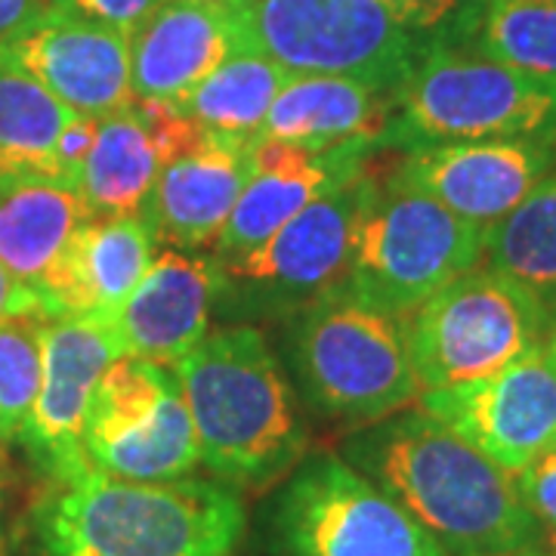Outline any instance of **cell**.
Segmentation results:
<instances>
[{
  "mask_svg": "<svg viewBox=\"0 0 556 556\" xmlns=\"http://www.w3.org/2000/svg\"><path fill=\"white\" fill-rule=\"evenodd\" d=\"M121 356L118 338L100 316L50 318L43 328V375L20 445L50 482L90 470L84 437L109 365Z\"/></svg>",
  "mask_w": 556,
  "mask_h": 556,
  "instance_id": "cell-12",
  "label": "cell"
},
{
  "mask_svg": "<svg viewBox=\"0 0 556 556\" xmlns=\"http://www.w3.org/2000/svg\"><path fill=\"white\" fill-rule=\"evenodd\" d=\"M417 408L517 477L556 445V368L541 343L489 378L424 390Z\"/></svg>",
  "mask_w": 556,
  "mask_h": 556,
  "instance_id": "cell-13",
  "label": "cell"
},
{
  "mask_svg": "<svg viewBox=\"0 0 556 556\" xmlns=\"http://www.w3.org/2000/svg\"><path fill=\"white\" fill-rule=\"evenodd\" d=\"M556 137V80L464 50L437 28L393 90L383 146Z\"/></svg>",
  "mask_w": 556,
  "mask_h": 556,
  "instance_id": "cell-5",
  "label": "cell"
},
{
  "mask_svg": "<svg viewBox=\"0 0 556 556\" xmlns=\"http://www.w3.org/2000/svg\"><path fill=\"white\" fill-rule=\"evenodd\" d=\"M201 127L174 102L139 100L100 118L93 152L78 179L90 217H142L161 167L199 137Z\"/></svg>",
  "mask_w": 556,
  "mask_h": 556,
  "instance_id": "cell-20",
  "label": "cell"
},
{
  "mask_svg": "<svg viewBox=\"0 0 556 556\" xmlns=\"http://www.w3.org/2000/svg\"><path fill=\"white\" fill-rule=\"evenodd\" d=\"M393 118V93L338 75H294L281 87L257 139L328 152L350 142H378Z\"/></svg>",
  "mask_w": 556,
  "mask_h": 556,
  "instance_id": "cell-22",
  "label": "cell"
},
{
  "mask_svg": "<svg viewBox=\"0 0 556 556\" xmlns=\"http://www.w3.org/2000/svg\"><path fill=\"white\" fill-rule=\"evenodd\" d=\"M547 325L551 309L492 266L457 276L405 318L420 393L495 375L541 346Z\"/></svg>",
  "mask_w": 556,
  "mask_h": 556,
  "instance_id": "cell-9",
  "label": "cell"
},
{
  "mask_svg": "<svg viewBox=\"0 0 556 556\" xmlns=\"http://www.w3.org/2000/svg\"><path fill=\"white\" fill-rule=\"evenodd\" d=\"M273 556H448L408 510L334 452H313L266 510Z\"/></svg>",
  "mask_w": 556,
  "mask_h": 556,
  "instance_id": "cell-7",
  "label": "cell"
},
{
  "mask_svg": "<svg viewBox=\"0 0 556 556\" xmlns=\"http://www.w3.org/2000/svg\"><path fill=\"white\" fill-rule=\"evenodd\" d=\"M338 455L408 510L448 556L519 551L541 538L517 477L424 408L356 427Z\"/></svg>",
  "mask_w": 556,
  "mask_h": 556,
  "instance_id": "cell-1",
  "label": "cell"
},
{
  "mask_svg": "<svg viewBox=\"0 0 556 556\" xmlns=\"http://www.w3.org/2000/svg\"><path fill=\"white\" fill-rule=\"evenodd\" d=\"M0 60L87 118H109L139 102L130 80V40L102 22L50 10L20 38L7 40Z\"/></svg>",
  "mask_w": 556,
  "mask_h": 556,
  "instance_id": "cell-14",
  "label": "cell"
},
{
  "mask_svg": "<svg viewBox=\"0 0 556 556\" xmlns=\"http://www.w3.org/2000/svg\"><path fill=\"white\" fill-rule=\"evenodd\" d=\"M97 130H100V118H87V115H75L62 127L60 139H56V152H53V164H56V179L65 186L78 189L80 170L93 152L97 142Z\"/></svg>",
  "mask_w": 556,
  "mask_h": 556,
  "instance_id": "cell-31",
  "label": "cell"
},
{
  "mask_svg": "<svg viewBox=\"0 0 556 556\" xmlns=\"http://www.w3.org/2000/svg\"><path fill=\"white\" fill-rule=\"evenodd\" d=\"M75 115L31 75L0 60V177H56V139Z\"/></svg>",
  "mask_w": 556,
  "mask_h": 556,
  "instance_id": "cell-27",
  "label": "cell"
},
{
  "mask_svg": "<svg viewBox=\"0 0 556 556\" xmlns=\"http://www.w3.org/2000/svg\"><path fill=\"white\" fill-rule=\"evenodd\" d=\"M0 544H3V477H0Z\"/></svg>",
  "mask_w": 556,
  "mask_h": 556,
  "instance_id": "cell-37",
  "label": "cell"
},
{
  "mask_svg": "<svg viewBox=\"0 0 556 556\" xmlns=\"http://www.w3.org/2000/svg\"><path fill=\"white\" fill-rule=\"evenodd\" d=\"M84 448L93 470L134 482H174L201 467L199 437L174 371L137 356L109 365Z\"/></svg>",
  "mask_w": 556,
  "mask_h": 556,
  "instance_id": "cell-11",
  "label": "cell"
},
{
  "mask_svg": "<svg viewBox=\"0 0 556 556\" xmlns=\"http://www.w3.org/2000/svg\"><path fill=\"white\" fill-rule=\"evenodd\" d=\"M544 353H547V358L554 362L556 368V309L551 313V325H547V334H544Z\"/></svg>",
  "mask_w": 556,
  "mask_h": 556,
  "instance_id": "cell-35",
  "label": "cell"
},
{
  "mask_svg": "<svg viewBox=\"0 0 556 556\" xmlns=\"http://www.w3.org/2000/svg\"><path fill=\"white\" fill-rule=\"evenodd\" d=\"M53 10L50 0H0V47Z\"/></svg>",
  "mask_w": 556,
  "mask_h": 556,
  "instance_id": "cell-33",
  "label": "cell"
},
{
  "mask_svg": "<svg viewBox=\"0 0 556 556\" xmlns=\"http://www.w3.org/2000/svg\"><path fill=\"white\" fill-rule=\"evenodd\" d=\"M223 298V266L211 254L161 248L149 273L109 318L121 356L174 368L199 346Z\"/></svg>",
  "mask_w": 556,
  "mask_h": 556,
  "instance_id": "cell-16",
  "label": "cell"
},
{
  "mask_svg": "<svg viewBox=\"0 0 556 556\" xmlns=\"http://www.w3.org/2000/svg\"><path fill=\"white\" fill-rule=\"evenodd\" d=\"M90 219L75 186L56 177H0V263L40 300L53 318L62 266Z\"/></svg>",
  "mask_w": 556,
  "mask_h": 556,
  "instance_id": "cell-21",
  "label": "cell"
},
{
  "mask_svg": "<svg viewBox=\"0 0 556 556\" xmlns=\"http://www.w3.org/2000/svg\"><path fill=\"white\" fill-rule=\"evenodd\" d=\"M170 371L199 437L201 467L219 482L263 489L306 455L298 390L260 328L211 331Z\"/></svg>",
  "mask_w": 556,
  "mask_h": 556,
  "instance_id": "cell-3",
  "label": "cell"
},
{
  "mask_svg": "<svg viewBox=\"0 0 556 556\" xmlns=\"http://www.w3.org/2000/svg\"><path fill=\"white\" fill-rule=\"evenodd\" d=\"M254 139H232L201 130L161 167L142 219L164 248H217L232 207L251 174Z\"/></svg>",
  "mask_w": 556,
  "mask_h": 556,
  "instance_id": "cell-18",
  "label": "cell"
},
{
  "mask_svg": "<svg viewBox=\"0 0 556 556\" xmlns=\"http://www.w3.org/2000/svg\"><path fill=\"white\" fill-rule=\"evenodd\" d=\"M137 100L177 102L248 50L239 0H161L127 35Z\"/></svg>",
  "mask_w": 556,
  "mask_h": 556,
  "instance_id": "cell-17",
  "label": "cell"
},
{
  "mask_svg": "<svg viewBox=\"0 0 556 556\" xmlns=\"http://www.w3.org/2000/svg\"><path fill=\"white\" fill-rule=\"evenodd\" d=\"M248 50L291 75H338L396 90L430 31L383 0H239Z\"/></svg>",
  "mask_w": 556,
  "mask_h": 556,
  "instance_id": "cell-8",
  "label": "cell"
},
{
  "mask_svg": "<svg viewBox=\"0 0 556 556\" xmlns=\"http://www.w3.org/2000/svg\"><path fill=\"white\" fill-rule=\"evenodd\" d=\"M50 318L20 316L0 321V442H20L43 375V328Z\"/></svg>",
  "mask_w": 556,
  "mask_h": 556,
  "instance_id": "cell-28",
  "label": "cell"
},
{
  "mask_svg": "<svg viewBox=\"0 0 556 556\" xmlns=\"http://www.w3.org/2000/svg\"><path fill=\"white\" fill-rule=\"evenodd\" d=\"M288 362L300 402L353 430L420 399L405 318L340 281L294 313Z\"/></svg>",
  "mask_w": 556,
  "mask_h": 556,
  "instance_id": "cell-4",
  "label": "cell"
},
{
  "mask_svg": "<svg viewBox=\"0 0 556 556\" xmlns=\"http://www.w3.org/2000/svg\"><path fill=\"white\" fill-rule=\"evenodd\" d=\"M50 3H53V10L72 13L80 20L102 22V25H112L124 35H130L161 0H50Z\"/></svg>",
  "mask_w": 556,
  "mask_h": 556,
  "instance_id": "cell-30",
  "label": "cell"
},
{
  "mask_svg": "<svg viewBox=\"0 0 556 556\" xmlns=\"http://www.w3.org/2000/svg\"><path fill=\"white\" fill-rule=\"evenodd\" d=\"M155 236L142 217H90L80 226L53 294V318H112L155 260Z\"/></svg>",
  "mask_w": 556,
  "mask_h": 556,
  "instance_id": "cell-23",
  "label": "cell"
},
{
  "mask_svg": "<svg viewBox=\"0 0 556 556\" xmlns=\"http://www.w3.org/2000/svg\"><path fill=\"white\" fill-rule=\"evenodd\" d=\"M241 495L219 479L134 482L87 470L53 482L31 514L35 556H236Z\"/></svg>",
  "mask_w": 556,
  "mask_h": 556,
  "instance_id": "cell-2",
  "label": "cell"
},
{
  "mask_svg": "<svg viewBox=\"0 0 556 556\" xmlns=\"http://www.w3.org/2000/svg\"><path fill=\"white\" fill-rule=\"evenodd\" d=\"M375 146L378 142H350L328 152H309L281 139H254L251 174L214 248V257L232 260L254 251L309 201L362 170L371 161Z\"/></svg>",
  "mask_w": 556,
  "mask_h": 556,
  "instance_id": "cell-19",
  "label": "cell"
},
{
  "mask_svg": "<svg viewBox=\"0 0 556 556\" xmlns=\"http://www.w3.org/2000/svg\"><path fill=\"white\" fill-rule=\"evenodd\" d=\"M482 556H556V554L538 551V547H519V551H501V554H482Z\"/></svg>",
  "mask_w": 556,
  "mask_h": 556,
  "instance_id": "cell-36",
  "label": "cell"
},
{
  "mask_svg": "<svg viewBox=\"0 0 556 556\" xmlns=\"http://www.w3.org/2000/svg\"><path fill=\"white\" fill-rule=\"evenodd\" d=\"M20 316H43L40 300L0 263V321ZM47 318V316H43Z\"/></svg>",
  "mask_w": 556,
  "mask_h": 556,
  "instance_id": "cell-34",
  "label": "cell"
},
{
  "mask_svg": "<svg viewBox=\"0 0 556 556\" xmlns=\"http://www.w3.org/2000/svg\"><path fill=\"white\" fill-rule=\"evenodd\" d=\"M517 489L538 532L551 541L556 554V445L517 473Z\"/></svg>",
  "mask_w": 556,
  "mask_h": 556,
  "instance_id": "cell-29",
  "label": "cell"
},
{
  "mask_svg": "<svg viewBox=\"0 0 556 556\" xmlns=\"http://www.w3.org/2000/svg\"><path fill=\"white\" fill-rule=\"evenodd\" d=\"M556 137L477 139L405 149L396 177L482 229L507 217L556 164Z\"/></svg>",
  "mask_w": 556,
  "mask_h": 556,
  "instance_id": "cell-15",
  "label": "cell"
},
{
  "mask_svg": "<svg viewBox=\"0 0 556 556\" xmlns=\"http://www.w3.org/2000/svg\"><path fill=\"white\" fill-rule=\"evenodd\" d=\"M380 179L368 161L353 177L309 201L254 251L219 260V303L241 313H300L331 291L346 273L358 223L378 195Z\"/></svg>",
  "mask_w": 556,
  "mask_h": 556,
  "instance_id": "cell-10",
  "label": "cell"
},
{
  "mask_svg": "<svg viewBox=\"0 0 556 556\" xmlns=\"http://www.w3.org/2000/svg\"><path fill=\"white\" fill-rule=\"evenodd\" d=\"M291 78L294 75L269 56L241 50L174 105L201 130L232 139H257L273 102Z\"/></svg>",
  "mask_w": 556,
  "mask_h": 556,
  "instance_id": "cell-25",
  "label": "cell"
},
{
  "mask_svg": "<svg viewBox=\"0 0 556 556\" xmlns=\"http://www.w3.org/2000/svg\"><path fill=\"white\" fill-rule=\"evenodd\" d=\"M437 31L479 56L556 80V0H460Z\"/></svg>",
  "mask_w": 556,
  "mask_h": 556,
  "instance_id": "cell-24",
  "label": "cell"
},
{
  "mask_svg": "<svg viewBox=\"0 0 556 556\" xmlns=\"http://www.w3.org/2000/svg\"><path fill=\"white\" fill-rule=\"evenodd\" d=\"M482 254V226L390 174L358 223L340 285L408 318L448 281L477 269Z\"/></svg>",
  "mask_w": 556,
  "mask_h": 556,
  "instance_id": "cell-6",
  "label": "cell"
},
{
  "mask_svg": "<svg viewBox=\"0 0 556 556\" xmlns=\"http://www.w3.org/2000/svg\"><path fill=\"white\" fill-rule=\"evenodd\" d=\"M489 266L556 309V164L517 207L485 229Z\"/></svg>",
  "mask_w": 556,
  "mask_h": 556,
  "instance_id": "cell-26",
  "label": "cell"
},
{
  "mask_svg": "<svg viewBox=\"0 0 556 556\" xmlns=\"http://www.w3.org/2000/svg\"><path fill=\"white\" fill-rule=\"evenodd\" d=\"M415 31H433L460 7V0H383Z\"/></svg>",
  "mask_w": 556,
  "mask_h": 556,
  "instance_id": "cell-32",
  "label": "cell"
}]
</instances>
